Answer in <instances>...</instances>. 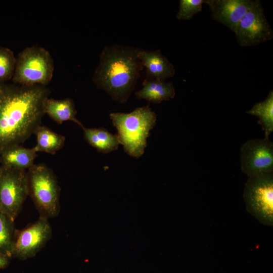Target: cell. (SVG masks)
Wrapping results in <instances>:
<instances>
[{
    "instance_id": "cell-4",
    "label": "cell",
    "mask_w": 273,
    "mask_h": 273,
    "mask_svg": "<svg viewBox=\"0 0 273 273\" xmlns=\"http://www.w3.org/2000/svg\"><path fill=\"white\" fill-rule=\"evenodd\" d=\"M29 195L40 213L48 219L60 212V188L56 177L49 167L34 164L27 171Z\"/></svg>"
},
{
    "instance_id": "cell-6",
    "label": "cell",
    "mask_w": 273,
    "mask_h": 273,
    "mask_svg": "<svg viewBox=\"0 0 273 273\" xmlns=\"http://www.w3.org/2000/svg\"><path fill=\"white\" fill-rule=\"evenodd\" d=\"M243 198L247 211L261 223L273 225V173L248 177Z\"/></svg>"
},
{
    "instance_id": "cell-13",
    "label": "cell",
    "mask_w": 273,
    "mask_h": 273,
    "mask_svg": "<svg viewBox=\"0 0 273 273\" xmlns=\"http://www.w3.org/2000/svg\"><path fill=\"white\" fill-rule=\"evenodd\" d=\"M33 148H27L20 145L11 147L1 154L3 167L6 168L26 170L34 164L37 155Z\"/></svg>"
},
{
    "instance_id": "cell-17",
    "label": "cell",
    "mask_w": 273,
    "mask_h": 273,
    "mask_svg": "<svg viewBox=\"0 0 273 273\" xmlns=\"http://www.w3.org/2000/svg\"><path fill=\"white\" fill-rule=\"evenodd\" d=\"M34 134L36 136V144L33 148L36 152H42L55 154L64 145L65 136L46 126L39 125Z\"/></svg>"
},
{
    "instance_id": "cell-5",
    "label": "cell",
    "mask_w": 273,
    "mask_h": 273,
    "mask_svg": "<svg viewBox=\"0 0 273 273\" xmlns=\"http://www.w3.org/2000/svg\"><path fill=\"white\" fill-rule=\"evenodd\" d=\"M54 70V61L48 50L38 46L29 47L18 55L12 79L19 85L46 86L52 80Z\"/></svg>"
},
{
    "instance_id": "cell-8",
    "label": "cell",
    "mask_w": 273,
    "mask_h": 273,
    "mask_svg": "<svg viewBox=\"0 0 273 273\" xmlns=\"http://www.w3.org/2000/svg\"><path fill=\"white\" fill-rule=\"evenodd\" d=\"M235 33L238 44L243 47L257 45L272 39V30L259 1H254L238 23Z\"/></svg>"
},
{
    "instance_id": "cell-10",
    "label": "cell",
    "mask_w": 273,
    "mask_h": 273,
    "mask_svg": "<svg viewBox=\"0 0 273 273\" xmlns=\"http://www.w3.org/2000/svg\"><path fill=\"white\" fill-rule=\"evenodd\" d=\"M52 235V229L48 219L39 216L33 224L16 231L13 257L25 260L34 256Z\"/></svg>"
},
{
    "instance_id": "cell-20",
    "label": "cell",
    "mask_w": 273,
    "mask_h": 273,
    "mask_svg": "<svg viewBox=\"0 0 273 273\" xmlns=\"http://www.w3.org/2000/svg\"><path fill=\"white\" fill-rule=\"evenodd\" d=\"M16 64V58L10 49L0 47V83L12 78Z\"/></svg>"
},
{
    "instance_id": "cell-16",
    "label": "cell",
    "mask_w": 273,
    "mask_h": 273,
    "mask_svg": "<svg viewBox=\"0 0 273 273\" xmlns=\"http://www.w3.org/2000/svg\"><path fill=\"white\" fill-rule=\"evenodd\" d=\"M85 140L97 150L109 153L118 148L120 144L117 134H113L103 127L82 128Z\"/></svg>"
},
{
    "instance_id": "cell-3",
    "label": "cell",
    "mask_w": 273,
    "mask_h": 273,
    "mask_svg": "<svg viewBox=\"0 0 273 273\" xmlns=\"http://www.w3.org/2000/svg\"><path fill=\"white\" fill-rule=\"evenodd\" d=\"M110 117L124 151L131 157H141L147 147L150 131L156 124L155 113L147 105L128 113H112Z\"/></svg>"
},
{
    "instance_id": "cell-23",
    "label": "cell",
    "mask_w": 273,
    "mask_h": 273,
    "mask_svg": "<svg viewBox=\"0 0 273 273\" xmlns=\"http://www.w3.org/2000/svg\"><path fill=\"white\" fill-rule=\"evenodd\" d=\"M3 170H4L3 167V166L0 167V180H1L2 174H3Z\"/></svg>"
},
{
    "instance_id": "cell-22",
    "label": "cell",
    "mask_w": 273,
    "mask_h": 273,
    "mask_svg": "<svg viewBox=\"0 0 273 273\" xmlns=\"http://www.w3.org/2000/svg\"><path fill=\"white\" fill-rule=\"evenodd\" d=\"M9 258L0 253V269L5 268L8 266L10 262Z\"/></svg>"
},
{
    "instance_id": "cell-15",
    "label": "cell",
    "mask_w": 273,
    "mask_h": 273,
    "mask_svg": "<svg viewBox=\"0 0 273 273\" xmlns=\"http://www.w3.org/2000/svg\"><path fill=\"white\" fill-rule=\"evenodd\" d=\"M136 97L153 103H160L174 98L175 89L171 82L145 79L143 87L135 93Z\"/></svg>"
},
{
    "instance_id": "cell-14",
    "label": "cell",
    "mask_w": 273,
    "mask_h": 273,
    "mask_svg": "<svg viewBox=\"0 0 273 273\" xmlns=\"http://www.w3.org/2000/svg\"><path fill=\"white\" fill-rule=\"evenodd\" d=\"M43 110L44 114H47L58 124L71 121L81 128L84 126L76 117L77 111L74 103L71 98L56 100L48 98L44 101Z\"/></svg>"
},
{
    "instance_id": "cell-12",
    "label": "cell",
    "mask_w": 273,
    "mask_h": 273,
    "mask_svg": "<svg viewBox=\"0 0 273 273\" xmlns=\"http://www.w3.org/2000/svg\"><path fill=\"white\" fill-rule=\"evenodd\" d=\"M139 58L146 69V78L165 81L173 76L175 69L160 50L148 51L140 49Z\"/></svg>"
},
{
    "instance_id": "cell-11",
    "label": "cell",
    "mask_w": 273,
    "mask_h": 273,
    "mask_svg": "<svg viewBox=\"0 0 273 273\" xmlns=\"http://www.w3.org/2000/svg\"><path fill=\"white\" fill-rule=\"evenodd\" d=\"M251 0H205L211 12V18L235 32L237 26L252 7Z\"/></svg>"
},
{
    "instance_id": "cell-2",
    "label": "cell",
    "mask_w": 273,
    "mask_h": 273,
    "mask_svg": "<svg viewBox=\"0 0 273 273\" xmlns=\"http://www.w3.org/2000/svg\"><path fill=\"white\" fill-rule=\"evenodd\" d=\"M140 48L117 44L105 47L92 80L115 102L125 103L133 91L143 69Z\"/></svg>"
},
{
    "instance_id": "cell-7",
    "label": "cell",
    "mask_w": 273,
    "mask_h": 273,
    "mask_svg": "<svg viewBox=\"0 0 273 273\" xmlns=\"http://www.w3.org/2000/svg\"><path fill=\"white\" fill-rule=\"evenodd\" d=\"M3 168L0 180V211L14 221L29 195L27 172Z\"/></svg>"
},
{
    "instance_id": "cell-18",
    "label": "cell",
    "mask_w": 273,
    "mask_h": 273,
    "mask_svg": "<svg viewBox=\"0 0 273 273\" xmlns=\"http://www.w3.org/2000/svg\"><path fill=\"white\" fill-rule=\"evenodd\" d=\"M246 113L258 118V123L264 131V138L269 139L273 131V92H269L263 101L255 104Z\"/></svg>"
},
{
    "instance_id": "cell-21",
    "label": "cell",
    "mask_w": 273,
    "mask_h": 273,
    "mask_svg": "<svg viewBox=\"0 0 273 273\" xmlns=\"http://www.w3.org/2000/svg\"><path fill=\"white\" fill-rule=\"evenodd\" d=\"M205 0H180L176 18L178 20H189L197 13L202 11V5Z\"/></svg>"
},
{
    "instance_id": "cell-1",
    "label": "cell",
    "mask_w": 273,
    "mask_h": 273,
    "mask_svg": "<svg viewBox=\"0 0 273 273\" xmlns=\"http://www.w3.org/2000/svg\"><path fill=\"white\" fill-rule=\"evenodd\" d=\"M50 94L46 86L0 83V155L34 134Z\"/></svg>"
},
{
    "instance_id": "cell-9",
    "label": "cell",
    "mask_w": 273,
    "mask_h": 273,
    "mask_svg": "<svg viewBox=\"0 0 273 273\" xmlns=\"http://www.w3.org/2000/svg\"><path fill=\"white\" fill-rule=\"evenodd\" d=\"M241 168L248 177L273 172V143L269 139H251L241 146Z\"/></svg>"
},
{
    "instance_id": "cell-19",
    "label": "cell",
    "mask_w": 273,
    "mask_h": 273,
    "mask_svg": "<svg viewBox=\"0 0 273 273\" xmlns=\"http://www.w3.org/2000/svg\"><path fill=\"white\" fill-rule=\"evenodd\" d=\"M16 231L14 221L0 211V253L13 257Z\"/></svg>"
}]
</instances>
